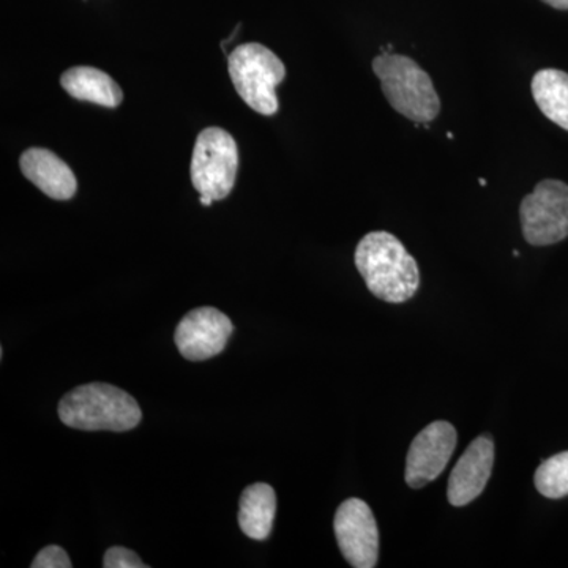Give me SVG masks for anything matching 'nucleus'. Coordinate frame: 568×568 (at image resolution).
Segmentation results:
<instances>
[{"label":"nucleus","instance_id":"nucleus-1","mask_svg":"<svg viewBox=\"0 0 568 568\" xmlns=\"http://www.w3.org/2000/svg\"><path fill=\"white\" fill-rule=\"evenodd\" d=\"M355 267L369 293L388 304H403L416 295L420 272L405 245L387 231L366 234L355 248Z\"/></svg>","mask_w":568,"mask_h":568},{"label":"nucleus","instance_id":"nucleus-2","mask_svg":"<svg viewBox=\"0 0 568 568\" xmlns=\"http://www.w3.org/2000/svg\"><path fill=\"white\" fill-rule=\"evenodd\" d=\"M62 424L82 432H129L140 425L136 399L111 384L92 383L73 388L59 403Z\"/></svg>","mask_w":568,"mask_h":568},{"label":"nucleus","instance_id":"nucleus-3","mask_svg":"<svg viewBox=\"0 0 568 568\" xmlns=\"http://www.w3.org/2000/svg\"><path fill=\"white\" fill-rule=\"evenodd\" d=\"M373 71L381 80L384 97L396 112L416 123L435 121L440 100L432 78L416 61L402 54L377 55Z\"/></svg>","mask_w":568,"mask_h":568},{"label":"nucleus","instance_id":"nucleus-4","mask_svg":"<svg viewBox=\"0 0 568 568\" xmlns=\"http://www.w3.org/2000/svg\"><path fill=\"white\" fill-rule=\"evenodd\" d=\"M235 91L252 110L263 115L278 111L275 88L286 78V67L275 52L260 43L235 48L227 58Z\"/></svg>","mask_w":568,"mask_h":568},{"label":"nucleus","instance_id":"nucleus-5","mask_svg":"<svg viewBox=\"0 0 568 568\" xmlns=\"http://www.w3.org/2000/svg\"><path fill=\"white\" fill-rule=\"evenodd\" d=\"M237 166V144L226 130L211 126L200 133L190 170L193 186L200 194L213 201L224 200L233 192Z\"/></svg>","mask_w":568,"mask_h":568},{"label":"nucleus","instance_id":"nucleus-6","mask_svg":"<svg viewBox=\"0 0 568 568\" xmlns=\"http://www.w3.org/2000/svg\"><path fill=\"white\" fill-rule=\"evenodd\" d=\"M523 235L534 246L559 244L568 237V185L545 179L519 207Z\"/></svg>","mask_w":568,"mask_h":568},{"label":"nucleus","instance_id":"nucleus-7","mask_svg":"<svg viewBox=\"0 0 568 568\" xmlns=\"http://www.w3.org/2000/svg\"><path fill=\"white\" fill-rule=\"evenodd\" d=\"M334 529L336 541L349 566L376 567L379 556V530L368 504L357 497L338 507Z\"/></svg>","mask_w":568,"mask_h":568},{"label":"nucleus","instance_id":"nucleus-8","mask_svg":"<svg viewBox=\"0 0 568 568\" xmlns=\"http://www.w3.org/2000/svg\"><path fill=\"white\" fill-rule=\"evenodd\" d=\"M457 439V429L448 422H433L422 429L407 454L406 484L410 488H424L439 477L454 455Z\"/></svg>","mask_w":568,"mask_h":568},{"label":"nucleus","instance_id":"nucleus-9","mask_svg":"<svg viewBox=\"0 0 568 568\" xmlns=\"http://www.w3.org/2000/svg\"><path fill=\"white\" fill-rule=\"evenodd\" d=\"M233 331L230 317L212 306H203L183 317L175 328L174 342L189 361H207L223 353Z\"/></svg>","mask_w":568,"mask_h":568},{"label":"nucleus","instance_id":"nucleus-10","mask_svg":"<svg viewBox=\"0 0 568 568\" xmlns=\"http://www.w3.org/2000/svg\"><path fill=\"white\" fill-rule=\"evenodd\" d=\"M495 465V443L491 437H477L466 448L448 478V503L465 507L484 493Z\"/></svg>","mask_w":568,"mask_h":568},{"label":"nucleus","instance_id":"nucleus-11","mask_svg":"<svg viewBox=\"0 0 568 568\" xmlns=\"http://www.w3.org/2000/svg\"><path fill=\"white\" fill-rule=\"evenodd\" d=\"M20 168L24 178L52 200H70L77 193L73 171L48 149L33 148L22 153Z\"/></svg>","mask_w":568,"mask_h":568},{"label":"nucleus","instance_id":"nucleus-12","mask_svg":"<svg viewBox=\"0 0 568 568\" xmlns=\"http://www.w3.org/2000/svg\"><path fill=\"white\" fill-rule=\"evenodd\" d=\"M61 85L73 99L104 108H118L122 103V89L110 74L93 67H73L62 74Z\"/></svg>","mask_w":568,"mask_h":568},{"label":"nucleus","instance_id":"nucleus-13","mask_svg":"<svg viewBox=\"0 0 568 568\" xmlns=\"http://www.w3.org/2000/svg\"><path fill=\"white\" fill-rule=\"evenodd\" d=\"M276 495L267 484H254L244 489L239 507V526L246 537L265 540L274 528Z\"/></svg>","mask_w":568,"mask_h":568},{"label":"nucleus","instance_id":"nucleus-14","mask_svg":"<svg viewBox=\"0 0 568 568\" xmlns=\"http://www.w3.org/2000/svg\"><path fill=\"white\" fill-rule=\"evenodd\" d=\"M530 89L545 118L568 132V73L556 69L540 70Z\"/></svg>","mask_w":568,"mask_h":568},{"label":"nucleus","instance_id":"nucleus-15","mask_svg":"<svg viewBox=\"0 0 568 568\" xmlns=\"http://www.w3.org/2000/svg\"><path fill=\"white\" fill-rule=\"evenodd\" d=\"M536 488L548 499L568 496V452L555 455L538 466Z\"/></svg>","mask_w":568,"mask_h":568},{"label":"nucleus","instance_id":"nucleus-16","mask_svg":"<svg viewBox=\"0 0 568 568\" xmlns=\"http://www.w3.org/2000/svg\"><path fill=\"white\" fill-rule=\"evenodd\" d=\"M104 568H144V562L132 549L123 547H112L108 549L103 559Z\"/></svg>","mask_w":568,"mask_h":568},{"label":"nucleus","instance_id":"nucleus-17","mask_svg":"<svg viewBox=\"0 0 568 568\" xmlns=\"http://www.w3.org/2000/svg\"><path fill=\"white\" fill-rule=\"evenodd\" d=\"M73 564L65 551L58 545L41 549L33 559L32 568H71Z\"/></svg>","mask_w":568,"mask_h":568},{"label":"nucleus","instance_id":"nucleus-18","mask_svg":"<svg viewBox=\"0 0 568 568\" xmlns=\"http://www.w3.org/2000/svg\"><path fill=\"white\" fill-rule=\"evenodd\" d=\"M544 2L552 9L568 10V0H544Z\"/></svg>","mask_w":568,"mask_h":568},{"label":"nucleus","instance_id":"nucleus-19","mask_svg":"<svg viewBox=\"0 0 568 568\" xmlns=\"http://www.w3.org/2000/svg\"><path fill=\"white\" fill-rule=\"evenodd\" d=\"M200 203L205 205V207H209V205H212L213 200L211 196H204V194H201L200 196Z\"/></svg>","mask_w":568,"mask_h":568},{"label":"nucleus","instance_id":"nucleus-20","mask_svg":"<svg viewBox=\"0 0 568 568\" xmlns=\"http://www.w3.org/2000/svg\"><path fill=\"white\" fill-rule=\"evenodd\" d=\"M480 185H481V186L487 185V182H485V179H480Z\"/></svg>","mask_w":568,"mask_h":568}]
</instances>
